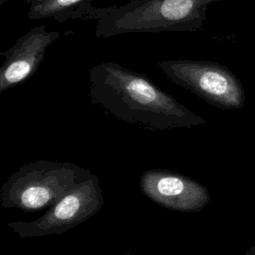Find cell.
<instances>
[{"mask_svg":"<svg viewBox=\"0 0 255 255\" xmlns=\"http://www.w3.org/2000/svg\"><path fill=\"white\" fill-rule=\"evenodd\" d=\"M245 255H255V242H254L253 245L246 251Z\"/></svg>","mask_w":255,"mask_h":255,"instance_id":"9","label":"cell"},{"mask_svg":"<svg viewBox=\"0 0 255 255\" xmlns=\"http://www.w3.org/2000/svg\"><path fill=\"white\" fill-rule=\"evenodd\" d=\"M10 0H0V7H2L5 3H7V2H9Z\"/></svg>","mask_w":255,"mask_h":255,"instance_id":"11","label":"cell"},{"mask_svg":"<svg viewBox=\"0 0 255 255\" xmlns=\"http://www.w3.org/2000/svg\"><path fill=\"white\" fill-rule=\"evenodd\" d=\"M157 67L174 84L221 110H239L245 105V90L226 66L206 60H163Z\"/></svg>","mask_w":255,"mask_h":255,"instance_id":"4","label":"cell"},{"mask_svg":"<svg viewBox=\"0 0 255 255\" xmlns=\"http://www.w3.org/2000/svg\"><path fill=\"white\" fill-rule=\"evenodd\" d=\"M92 0H46L44 2L30 5L27 15L30 20H41L53 18L63 23L72 18L80 8Z\"/></svg>","mask_w":255,"mask_h":255,"instance_id":"8","label":"cell"},{"mask_svg":"<svg viewBox=\"0 0 255 255\" xmlns=\"http://www.w3.org/2000/svg\"><path fill=\"white\" fill-rule=\"evenodd\" d=\"M223 0H131L122 5L80 8L72 19L95 21V35L110 38L132 33L192 32L200 29L208 6Z\"/></svg>","mask_w":255,"mask_h":255,"instance_id":"2","label":"cell"},{"mask_svg":"<svg viewBox=\"0 0 255 255\" xmlns=\"http://www.w3.org/2000/svg\"><path fill=\"white\" fill-rule=\"evenodd\" d=\"M91 101L115 119L146 130L165 131L206 125L144 74L105 61L89 71Z\"/></svg>","mask_w":255,"mask_h":255,"instance_id":"1","label":"cell"},{"mask_svg":"<svg viewBox=\"0 0 255 255\" xmlns=\"http://www.w3.org/2000/svg\"><path fill=\"white\" fill-rule=\"evenodd\" d=\"M92 173L72 162L35 160L11 173L0 189L4 208L36 211L52 206Z\"/></svg>","mask_w":255,"mask_h":255,"instance_id":"3","label":"cell"},{"mask_svg":"<svg viewBox=\"0 0 255 255\" xmlns=\"http://www.w3.org/2000/svg\"><path fill=\"white\" fill-rule=\"evenodd\" d=\"M46 0H25L26 4H29V5H34V4H38V3H41V2H44Z\"/></svg>","mask_w":255,"mask_h":255,"instance_id":"10","label":"cell"},{"mask_svg":"<svg viewBox=\"0 0 255 255\" xmlns=\"http://www.w3.org/2000/svg\"><path fill=\"white\" fill-rule=\"evenodd\" d=\"M139 187L156 204L180 212H198L211 199L204 185L193 178L166 169L144 171L140 175Z\"/></svg>","mask_w":255,"mask_h":255,"instance_id":"6","label":"cell"},{"mask_svg":"<svg viewBox=\"0 0 255 255\" xmlns=\"http://www.w3.org/2000/svg\"><path fill=\"white\" fill-rule=\"evenodd\" d=\"M59 38V31H49L45 25H38L1 52L4 61L0 68V93L31 78L40 67L49 46Z\"/></svg>","mask_w":255,"mask_h":255,"instance_id":"7","label":"cell"},{"mask_svg":"<svg viewBox=\"0 0 255 255\" xmlns=\"http://www.w3.org/2000/svg\"><path fill=\"white\" fill-rule=\"evenodd\" d=\"M104 205L97 175L91 174L64 194L39 218L12 221L8 226L21 238L59 235L85 222Z\"/></svg>","mask_w":255,"mask_h":255,"instance_id":"5","label":"cell"}]
</instances>
